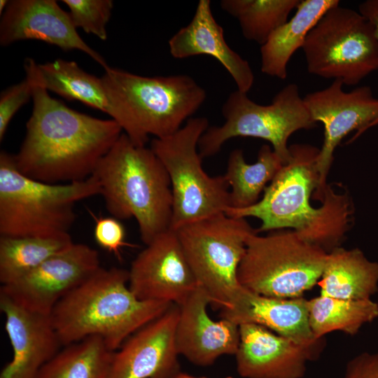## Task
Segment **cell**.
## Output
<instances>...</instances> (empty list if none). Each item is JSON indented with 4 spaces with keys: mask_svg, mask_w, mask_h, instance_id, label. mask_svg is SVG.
<instances>
[{
    "mask_svg": "<svg viewBox=\"0 0 378 378\" xmlns=\"http://www.w3.org/2000/svg\"><path fill=\"white\" fill-rule=\"evenodd\" d=\"M32 100L25 136L14 155L18 169L32 179L48 183L87 179L123 133L115 120L73 110L36 83Z\"/></svg>",
    "mask_w": 378,
    "mask_h": 378,
    "instance_id": "1",
    "label": "cell"
},
{
    "mask_svg": "<svg viewBox=\"0 0 378 378\" xmlns=\"http://www.w3.org/2000/svg\"><path fill=\"white\" fill-rule=\"evenodd\" d=\"M290 161L284 164L264 190L261 200L244 209L228 208L235 218L260 220L257 232L290 228L305 241L330 252L340 246L349 227L352 209L346 194L336 193L327 185L322 205L310 203L319 188L316 158L320 149L307 144L289 147Z\"/></svg>",
    "mask_w": 378,
    "mask_h": 378,
    "instance_id": "2",
    "label": "cell"
},
{
    "mask_svg": "<svg viewBox=\"0 0 378 378\" xmlns=\"http://www.w3.org/2000/svg\"><path fill=\"white\" fill-rule=\"evenodd\" d=\"M174 303L139 299L129 287V271L101 267L64 296L50 316L62 346L99 336L113 351Z\"/></svg>",
    "mask_w": 378,
    "mask_h": 378,
    "instance_id": "3",
    "label": "cell"
},
{
    "mask_svg": "<svg viewBox=\"0 0 378 378\" xmlns=\"http://www.w3.org/2000/svg\"><path fill=\"white\" fill-rule=\"evenodd\" d=\"M115 120L133 144L145 146L177 132L206 99L186 74L145 76L108 66L101 77Z\"/></svg>",
    "mask_w": 378,
    "mask_h": 378,
    "instance_id": "4",
    "label": "cell"
},
{
    "mask_svg": "<svg viewBox=\"0 0 378 378\" xmlns=\"http://www.w3.org/2000/svg\"><path fill=\"white\" fill-rule=\"evenodd\" d=\"M92 175L108 212L118 220L134 218L146 245L170 229L171 183L150 148L135 145L122 133Z\"/></svg>",
    "mask_w": 378,
    "mask_h": 378,
    "instance_id": "5",
    "label": "cell"
},
{
    "mask_svg": "<svg viewBox=\"0 0 378 378\" xmlns=\"http://www.w3.org/2000/svg\"><path fill=\"white\" fill-rule=\"evenodd\" d=\"M101 194L97 178L68 183L32 179L18 169L15 155L0 153V235L50 237L69 234L77 202Z\"/></svg>",
    "mask_w": 378,
    "mask_h": 378,
    "instance_id": "6",
    "label": "cell"
},
{
    "mask_svg": "<svg viewBox=\"0 0 378 378\" xmlns=\"http://www.w3.org/2000/svg\"><path fill=\"white\" fill-rule=\"evenodd\" d=\"M328 252L292 230L247 238L237 272L241 286L253 293L278 298H296L320 280Z\"/></svg>",
    "mask_w": 378,
    "mask_h": 378,
    "instance_id": "7",
    "label": "cell"
},
{
    "mask_svg": "<svg viewBox=\"0 0 378 378\" xmlns=\"http://www.w3.org/2000/svg\"><path fill=\"white\" fill-rule=\"evenodd\" d=\"M208 127L206 118H190L173 134L151 141L150 148L171 183L172 230L225 213L230 207L229 186L224 176H210L202 168L198 144Z\"/></svg>",
    "mask_w": 378,
    "mask_h": 378,
    "instance_id": "8",
    "label": "cell"
},
{
    "mask_svg": "<svg viewBox=\"0 0 378 378\" xmlns=\"http://www.w3.org/2000/svg\"><path fill=\"white\" fill-rule=\"evenodd\" d=\"M222 114L223 124L209 127L199 141L202 159L218 153L230 139L248 136L269 141L285 164L291 158L287 145L289 136L299 130L312 128L316 123L294 83L283 88L267 105L255 103L246 93L237 90L226 99Z\"/></svg>",
    "mask_w": 378,
    "mask_h": 378,
    "instance_id": "9",
    "label": "cell"
},
{
    "mask_svg": "<svg viewBox=\"0 0 378 378\" xmlns=\"http://www.w3.org/2000/svg\"><path fill=\"white\" fill-rule=\"evenodd\" d=\"M198 286L220 308L241 288L237 272L248 237L255 231L244 218L220 213L174 230Z\"/></svg>",
    "mask_w": 378,
    "mask_h": 378,
    "instance_id": "10",
    "label": "cell"
},
{
    "mask_svg": "<svg viewBox=\"0 0 378 378\" xmlns=\"http://www.w3.org/2000/svg\"><path fill=\"white\" fill-rule=\"evenodd\" d=\"M309 73L357 85L378 70V42L370 23L340 4L328 9L302 47Z\"/></svg>",
    "mask_w": 378,
    "mask_h": 378,
    "instance_id": "11",
    "label": "cell"
},
{
    "mask_svg": "<svg viewBox=\"0 0 378 378\" xmlns=\"http://www.w3.org/2000/svg\"><path fill=\"white\" fill-rule=\"evenodd\" d=\"M343 85L341 80H334L327 88L303 98L313 120L324 126L323 143L316 158L319 188L315 195L321 202L327 187L326 177L333 153L341 140L356 130L354 140L375 126L378 120V98L374 97L371 88L360 86L345 92Z\"/></svg>",
    "mask_w": 378,
    "mask_h": 378,
    "instance_id": "12",
    "label": "cell"
},
{
    "mask_svg": "<svg viewBox=\"0 0 378 378\" xmlns=\"http://www.w3.org/2000/svg\"><path fill=\"white\" fill-rule=\"evenodd\" d=\"M101 267L96 249L73 243L16 281L1 285L0 292L29 311L50 315L64 296Z\"/></svg>",
    "mask_w": 378,
    "mask_h": 378,
    "instance_id": "13",
    "label": "cell"
},
{
    "mask_svg": "<svg viewBox=\"0 0 378 378\" xmlns=\"http://www.w3.org/2000/svg\"><path fill=\"white\" fill-rule=\"evenodd\" d=\"M129 287L140 300L181 305L199 287L174 230L155 237L136 255Z\"/></svg>",
    "mask_w": 378,
    "mask_h": 378,
    "instance_id": "14",
    "label": "cell"
},
{
    "mask_svg": "<svg viewBox=\"0 0 378 378\" xmlns=\"http://www.w3.org/2000/svg\"><path fill=\"white\" fill-rule=\"evenodd\" d=\"M180 307L172 304L114 351L108 378H172L178 372L175 332Z\"/></svg>",
    "mask_w": 378,
    "mask_h": 378,
    "instance_id": "15",
    "label": "cell"
},
{
    "mask_svg": "<svg viewBox=\"0 0 378 378\" xmlns=\"http://www.w3.org/2000/svg\"><path fill=\"white\" fill-rule=\"evenodd\" d=\"M0 44L37 40L63 50L82 51L104 69L109 66L80 36L69 14L55 0H11L1 15Z\"/></svg>",
    "mask_w": 378,
    "mask_h": 378,
    "instance_id": "16",
    "label": "cell"
},
{
    "mask_svg": "<svg viewBox=\"0 0 378 378\" xmlns=\"http://www.w3.org/2000/svg\"><path fill=\"white\" fill-rule=\"evenodd\" d=\"M235 354L237 371L243 378H302L307 363L319 357L324 340L307 346L259 325L241 324Z\"/></svg>",
    "mask_w": 378,
    "mask_h": 378,
    "instance_id": "17",
    "label": "cell"
},
{
    "mask_svg": "<svg viewBox=\"0 0 378 378\" xmlns=\"http://www.w3.org/2000/svg\"><path fill=\"white\" fill-rule=\"evenodd\" d=\"M0 309L13 349L12 359L0 378H36L62 346L50 315L29 311L1 292Z\"/></svg>",
    "mask_w": 378,
    "mask_h": 378,
    "instance_id": "18",
    "label": "cell"
},
{
    "mask_svg": "<svg viewBox=\"0 0 378 378\" xmlns=\"http://www.w3.org/2000/svg\"><path fill=\"white\" fill-rule=\"evenodd\" d=\"M210 303L199 286L179 305L176 347L179 356L200 366L212 365L223 355H235L239 344V326L223 318L213 320L207 312Z\"/></svg>",
    "mask_w": 378,
    "mask_h": 378,
    "instance_id": "19",
    "label": "cell"
},
{
    "mask_svg": "<svg viewBox=\"0 0 378 378\" xmlns=\"http://www.w3.org/2000/svg\"><path fill=\"white\" fill-rule=\"evenodd\" d=\"M220 318L238 326L259 325L302 345H314L323 340L316 339L312 332L308 300L303 297H268L241 286L230 305L221 309Z\"/></svg>",
    "mask_w": 378,
    "mask_h": 378,
    "instance_id": "20",
    "label": "cell"
},
{
    "mask_svg": "<svg viewBox=\"0 0 378 378\" xmlns=\"http://www.w3.org/2000/svg\"><path fill=\"white\" fill-rule=\"evenodd\" d=\"M171 55L185 59L209 55L219 61L234 80L237 90L246 93L254 82V74L247 60L227 43L223 27L212 13L211 1L200 0L191 21L169 40Z\"/></svg>",
    "mask_w": 378,
    "mask_h": 378,
    "instance_id": "21",
    "label": "cell"
},
{
    "mask_svg": "<svg viewBox=\"0 0 378 378\" xmlns=\"http://www.w3.org/2000/svg\"><path fill=\"white\" fill-rule=\"evenodd\" d=\"M24 67L26 76L48 92L80 102L109 115L110 104L102 78L86 72L76 62L57 59L38 64L27 58Z\"/></svg>",
    "mask_w": 378,
    "mask_h": 378,
    "instance_id": "22",
    "label": "cell"
},
{
    "mask_svg": "<svg viewBox=\"0 0 378 378\" xmlns=\"http://www.w3.org/2000/svg\"><path fill=\"white\" fill-rule=\"evenodd\" d=\"M320 295L343 300H368L378 290V262L359 248L337 246L328 253L317 284Z\"/></svg>",
    "mask_w": 378,
    "mask_h": 378,
    "instance_id": "23",
    "label": "cell"
},
{
    "mask_svg": "<svg viewBox=\"0 0 378 378\" xmlns=\"http://www.w3.org/2000/svg\"><path fill=\"white\" fill-rule=\"evenodd\" d=\"M338 0H300L293 18L278 27L260 48V69L270 76L287 77V65L293 53L302 48L309 31Z\"/></svg>",
    "mask_w": 378,
    "mask_h": 378,
    "instance_id": "24",
    "label": "cell"
},
{
    "mask_svg": "<svg viewBox=\"0 0 378 378\" xmlns=\"http://www.w3.org/2000/svg\"><path fill=\"white\" fill-rule=\"evenodd\" d=\"M283 165L267 144L260 148L257 161L253 164L246 162L241 150H232L223 175L230 187L229 208L244 209L257 203L267 183L272 181Z\"/></svg>",
    "mask_w": 378,
    "mask_h": 378,
    "instance_id": "25",
    "label": "cell"
},
{
    "mask_svg": "<svg viewBox=\"0 0 378 378\" xmlns=\"http://www.w3.org/2000/svg\"><path fill=\"white\" fill-rule=\"evenodd\" d=\"M36 378H108L114 351L99 336L64 346Z\"/></svg>",
    "mask_w": 378,
    "mask_h": 378,
    "instance_id": "26",
    "label": "cell"
},
{
    "mask_svg": "<svg viewBox=\"0 0 378 378\" xmlns=\"http://www.w3.org/2000/svg\"><path fill=\"white\" fill-rule=\"evenodd\" d=\"M309 323L316 339L334 331L355 335L378 318V303L372 299L343 300L318 295L308 300Z\"/></svg>",
    "mask_w": 378,
    "mask_h": 378,
    "instance_id": "27",
    "label": "cell"
},
{
    "mask_svg": "<svg viewBox=\"0 0 378 378\" xmlns=\"http://www.w3.org/2000/svg\"><path fill=\"white\" fill-rule=\"evenodd\" d=\"M70 234L40 237H0V281L12 283L73 244Z\"/></svg>",
    "mask_w": 378,
    "mask_h": 378,
    "instance_id": "28",
    "label": "cell"
},
{
    "mask_svg": "<svg viewBox=\"0 0 378 378\" xmlns=\"http://www.w3.org/2000/svg\"><path fill=\"white\" fill-rule=\"evenodd\" d=\"M300 0H223L221 9L239 22L244 37L262 46L288 21Z\"/></svg>",
    "mask_w": 378,
    "mask_h": 378,
    "instance_id": "29",
    "label": "cell"
},
{
    "mask_svg": "<svg viewBox=\"0 0 378 378\" xmlns=\"http://www.w3.org/2000/svg\"><path fill=\"white\" fill-rule=\"evenodd\" d=\"M69 8L71 20L77 28L96 36L102 41L107 38L106 26L111 16V0H63Z\"/></svg>",
    "mask_w": 378,
    "mask_h": 378,
    "instance_id": "30",
    "label": "cell"
},
{
    "mask_svg": "<svg viewBox=\"0 0 378 378\" xmlns=\"http://www.w3.org/2000/svg\"><path fill=\"white\" fill-rule=\"evenodd\" d=\"M34 83L26 76L21 82L7 88L0 95V141L4 138L13 116L32 99Z\"/></svg>",
    "mask_w": 378,
    "mask_h": 378,
    "instance_id": "31",
    "label": "cell"
},
{
    "mask_svg": "<svg viewBox=\"0 0 378 378\" xmlns=\"http://www.w3.org/2000/svg\"><path fill=\"white\" fill-rule=\"evenodd\" d=\"M94 237L99 246L121 260V248L130 244L125 241V227L114 217H101L95 219Z\"/></svg>",
    "mask_w": 378,
    "mask_h": 378,
    "instance_id": "32",
    "label": "cell"
},
{
    "mask_svg": "<svg viewBox=\"0 0 378 378\" xmlns=\"http://www.w3.org/2000/svg\"><path fill=\"white\" fill-rule=\"evenodd\" d=\"M342 378H378V349L362 352L349 360Z\"/></svg>",
    "mask_w": 378,
    "mask_h": 378,
    "instance_id": "33",
    "label": "cell"
},
{
    "mask_svg": "<svg viewBox=\"0 0 378 378\" xmlns=\"http://www.w3.org/2000/svg\"><path fill=\"white\" fill-rule=\"evenodd\" d=\"M358 12L372 25L378 42V0H366L360 3Z\"/></svg>",
    "mask_w": 378,
    "mask_h": 378,
    "instance_id": "34",
    "label": "cell"
},
{
    "mask_svg": "<svg viewBox=\"0 0 378 378\" xmlns=\"http://www.w3.org/2000/svg\"><path fill=\"white\" fill-rule=\"evenodd\" d=\"M172 378H206V377H196L191 376L188 374L182 373V372H178L176 374H175ZM225 378H232V377H226Z\"/></svg>",
    "mask_w": 378,
    "mask_h": 378,
    "instance_id": "35",
    "label": "cell"
},
{
    "mask_svg": "<svg viewBox=\"0 0 378 378\" xmlns=\"http://www.w3.org/2000/svg\"><path fill=\"white\" fill-rule=\"evenodd\" d=\"M9 1L8 0H1L0 1V13L1 15L4 12V10H6V8H7L8 4H9Z\"/></svg>",
    "mask_w": 378,
    "mask_h": 378,
    "instance_id": "36",
    "label": "cell"
},
{
    "mask_svg": "<svg viewBox=\"0 0 378 378\" xmlns=\"http://www.w3.org/2000/svg\"><path fill=\"white\" fill-rule=\"evenodd\" d=\"M378 125V120H377V122H376V125Z\"/></svg>",
    "mask_w": 378,
    "mask_h": 378,
    "instance_id": "37",
    "label": "cell"
}]
</instances>
